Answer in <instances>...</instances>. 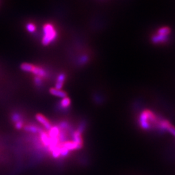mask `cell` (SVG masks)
I'll use <instances>...</instances> for the list:
<instances>
[{
    "mask_svg": "<svg viewBox=\"0 0 175 175\" xmlns=\"http://www.w3.org/2000/svg\"><path fill=\"white\" fill-rule=\"evenodd\" d=\"M60 107L64 108V109H66L68 107H69L70 104H71V100L68 98V97H64L63 98L61 101H60Z\"/></svg>",
    "mask_w": 175,
    "mask_h": 175,
    "instance_id": "8fae6325",
    "label": "cell"
},
{
    "mask_svg": "<svg viewBox=\"0 0 175 175\" xmlns=\"http://www.w3.org/2000/svg\"><path fill=\"white\" fill-rule=\"evenodd\" d=\"M31 73L34 75L35 77H39L40 79L45 77L47 76V72L44 68L36 66H34Z\"/></svg>",
    "mask_w": 175,
    "mask_h": 175,
    "instance_id": "7a4b0ae2",
    "label": "cell"
},
{
    "mask_svg": "<svg viewBox=\"0 0 175 175\" xmlns=\"http://www.w3.org/2000/svg\"><path fill=\"white\" fill-rule=\"evenodd\" d=\"M40 136H41V141H42V143L45 146H46V147H49L51 145V139L49 136V135H48V134L42 131L40 132Z\"/></svg>",
    "mask_w": 175,
    "mask_h": 175,
    "instance_id": "52a82bcc",
    "label": "cell"
},
{
    "mask_svg": "<svg viewBox=\"0 0 175 175\" xmlns=\"http://www.w3.org/2000/svg\"><path fill=\"white\" fill-rule=\"evenodd\" d=\"M168 40V37L163 36L159 34H157L154 35L152 37V42L154 44H160V43H164L166 42Z\"/></svg>",
    "mask_w": 175,
    "mask_h": 175,
    "instance_id": "8992f818",
    "label": "cell"
},
{
    "mask_svg": "<svg viewBox=\"0 0 175 175\" xmlns=\"http://www.w3.org/2000/svg\"><path fill=\"white\" fill-rule=\"evenodd\" d=\"M25 130L26 131H28V132H31L33 133H36V132L40 131V128L36 126L29 125V126H27L25 127Z\"/></svg>",
    "mask_w": 175,
    "mask_h": 175,
    "instance_id": "7c38bea8",
    "label": "cell"
},
{
    "mask_svg": "<svg viewBox=\"0 0 175 175\" xmlns=\"http://www.w3.org/2000/svg\"><path fill=\"white\" fill-rule=\"evenodd\" d=\"M42 34L41 42L44 46H48L53 43L58 36L55 26L51 23H47L44 25Z\"/></svg>",
    "mask_w": 175,
    "mask_h": 175,
    "instance_id": "6da1fadb",
    "label": "cell"
},
{
    "mask_svg": "<svg viewBox=\"0 0 175 175\" xmlns=\"http://www.w3.org/2000/svg\"><path fill=\"white\" fill-rule=\"evenodd\" d=\"M171 33V29L168 27H163L160 28L158 30V33L161 35H163V36L169 37V34Z\"/></svg>",
    "mask_w": 175,
    "mask_h": 175,
    "instance_id": "9c48e42d",
    "label": "cell"
},
{
    "mask_svg": "<svg viewBox=\"0 0 175 175\" xmlns=\"http://www.w3.org/2000/svg\"><path fill=\"white\" fill-rule=\"evenodd\" d=\"M33 64L29 63H23L20 66V69L23 72L26 73H31L34 68Z\"/></svg>",
    "mask_w": 175,
    "mask_h": 175,
    "instance_id": "ba28073f",
    "label": "cell"
},
{
    "mask_svg": "<svg viewBox=\"0 0 175 175\" xmlns=\"http://www.w3.org/2000/svg\"><path fill=\"white\" fill-rule=\"evenodd\" d=\"M36 119L37 120L40 122V124H42L46 129L50 130L51 126V125L50 123V122L48 121V119H47L45 116H44L42 114H37L36 115Z\"/></svg>",
    "mask_w": 175,
    "mask_h": 175,
    "instance_id": "3957f363",
    "label": "cell"
},
{
    "mask_svg": "<svg viewBox=\"0 0 175 175\" xmlns=\"http://www.w3.org/2000/svg\"><path fill=\"white\" fill-rule=\"evenodd\" d=\"M49 93L52 95L60 97L62 99L67 97V93L65 91L62 90L56 89L55 88H51L49 90Z\"/></svg>",
    "mask_w": 175,
    "mask_h": 175,
    "instance_id": "5b68a950",
    "label": "cell"
},
{
    "mask_svg": "<svg viewBox=\"0 0 175 175\" xmlns=\"http://www.w3.org/2000/svg\"><path fill=\"white\" fill-rule=\"evenodd\" d=\"M25 29L29 33L33 34L37 31V26L35 25L34 23L32 22H29L27 23L25 25Z\"/></svg>",
    "mask_w": 175,
    "mask_h": 175,
    "instance_id": "30bf717a",
    "label": "cell"
},
{
    "mask_svg": "<svg viewBox=\"0 0 175 175\" xmlns=\"http://www.w3.org/2000/svg\"><path fill=\"white\" fill-rule=\"evenodd\" d=\"M66 76L65 73H61L58 75L56 78V80L55 87V88L58 89V90H61L64 84V82H65L66 80Z\"/></svg>",
    "mask_w": 175,
    "mask_h": 175,
    "instance_id": "277c9868",
    "label": "cell"
}]
</instances>
